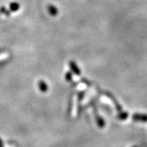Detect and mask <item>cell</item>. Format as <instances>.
Returning <instances> with one entry per match:
<instances>
[{
	"label": "cell",
	"mask_w": 147,
	"mask_h": 147,
	"mask_svg": "<svg viewBox=\"0 0 147 147\" xmlns=\"http://www.w3.org/2000/svg\"><path fill=\"white\" fill-rule=\"evenodd\" d=\"M132 119L135 122H147V114L135 113L132 116Z\"/></svg>",
	"instance_id": "cell-1"
},
{
	"label": "cell",
	"mask_w": 147,
	"mask_h": 147,
	"mask_svg": "<svg viewBox=\"0 0 147 147\" xmlns=\"http://www.w3.org/2000/svg\"><path fill=\"white\" fill-rule=\"evenodd\" d=\"M69 65L71 68V70L73 71V72L77 75H80V70L79 69V68L78 67V65H76V63L73 61H71L69 62Z\"/></svg>",
	"instance_id": "cell-2"
},
{
	"label": "cell",
	"mask_w": 147,
	"mask_h": 147,
	"mask_svg": "<svg viewBox=\"0 0 147 147\" xmlns=\"http://www.w3.org/2000/svg\"><path fill=\"white\" fill-rule=\"evenodd\" d=\"M47 10H48V12L51 16H56L58 14V9L54 5H48Z\"/></svg>",
	"instance_id": "cell-3"
},
{
	"label": "cell",
	"mask_w": 147,
	"mask_h": 147,
	"mask_svg": "<svg viewBox=\"0 0 147 147\" xmlns=\"http://www.w3.org/2000/svg\"><path fill=\"white\" fill-rule=\"evenodd\" d=\"M38 86H39V89H40V90H41V92H46L47 91V89H48L47 85V83H45V81L39 82Z\"/></svg>",
	"instance_id": "cell-4"
},
{
	"label": "cell",
	"mask_w": 147,
	"mask_h": 147,
	"mask_svg": "<svg viewBox=\"0 0 147 147\" xmlns=\"http://www.w3.org/2000/svg\"><path fill=\"white\" fill-rule=\"evenodd\" d=\"M20 8V5L18 2H12L10 4V10L11 11H17Z\"/></svg>",
	"instance_id": "cell-5"
},
{
	"label": "cell",
	"mask_w": 147,
	"mask_h": 147,
	"mask_svg": "<svg viewBox=\"0 0 147 147\" xmlns=\"http://www.w3.org/2000/svg\"><path fill=\"white\" fill-rule=\"evenodd\" d=\"M97 124L98 125V126L100 128H103L105 125V120L103 119L101 117H99L98 116V118H97Z\"/></svg>",
	"instance_id": "cell-6"
},
{
	"label": "cell",
	"mask_w": 147,
	"mask_h": 147,
	"mask_svg": "<svg viewBox=\"0 0 147 147\" xmlns=\"http://www.w3.org/2000/svg\"><path fill=\"white\" fill-rule=\"evenodd\" d=\"M118 119H122V120H124L125 119H127L128 117V113L126 112H122V113H120L117 116Z\"/></svg>",
	"instance_id": "cell-7"
},
{
	"label": "cell",
	"mask_w": 147,
	"mask_h": 147,
	"mask_svg": "<svg viewBox=\"0 0 147 147\" xmlns=\"http://www.w3.org/2000/svg\"><path fill=\"white\" fill-rule=\"evenodd\" d=\"M0 12H2V13H3L4 14H5V15H8V16H9V14H10L9 11H8V10L5 8V7H2V8H0Z\"/></svg>",
	"instance_id": "cell-8"
},
{
	"label": "cell",
	"mask_w": 147,
	"mask_h": 147,
	"mask_svg": "<svg viewBox=\"0 0 147 147\" xmlns=\"http://www.w3.org/2000/svg\"><path fill=\"white\" fill-rule=\"evenodd\" d=\"M65 79L67 81H71L72 80V74L71 72H68L65 75Z\"/></svg>",
	"instance_id": "cell-9"
},
{
	"label": "cell",
	"mask_w": 147,
	"mask_h": 147,
	"mask_svg": "<svg viewBox=\"0 0 147 147\" xmlns=\"http://www.w3.org/2000/svg\"><path fill=\"white\" fill-rule=\"evenodd\" d=\"M83 95H84V93H83V92L79 93V95H78V97H80V100H82Z\"/></svg>",
	"instance_id": "cell-10"
},
{
	"label": "cell",
	"mask_w": 147,
	"mask_h": 147,
	"mask_svg": "<svg viewBox=\"0 0 147 147\" xmlns=\"http://www.w3.org/2000/svg\"><path fill=\"white\" fill-rule=\"evenodd\" d=\"M0 146H2V141H1V140H0Z\"/></svg>",
	"instance_id": "cell-11"
},
{
	"label": "cell",
	"mask_w": 147,
	"mask_h": 147,
	"mask_svg": "<svg viewBox=\"0 0 147 147\" xmlns=\"http://www.w3.org/2000/svg\"><path fill=\"white\" fill-rule=\"evenodd\" d=\"M0 147H2V146H0Z\"/></svg>",
	"instance_id": "cell-12"
},
{
	"label": "cell",
	"mask_w": 147,
	"mask_h": 147,
	"mask_svg": "<svg viewBox=\"0 0 147 147\" xmlns=\"http://www.w3.org/2000/svg\"><path fill=\"white\" fill-rule=\"evenodd\" d=\"M134 147H137V146H134Z\"/></svg>",
	"instance_id": "cell-13"
}]
</instances>
